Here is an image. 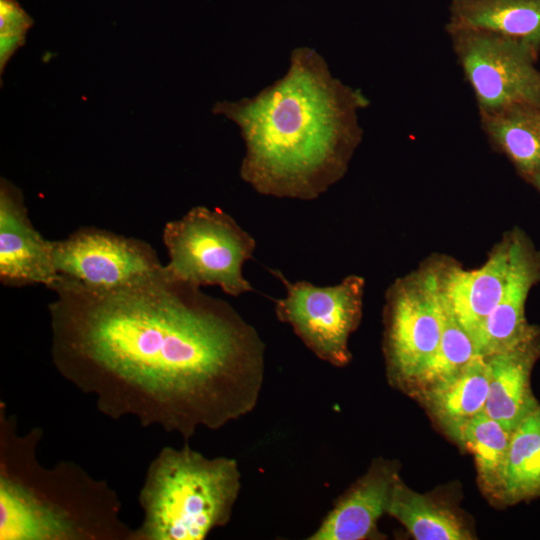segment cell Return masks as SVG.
I'll return each mask as SVG.
<instances>
[{"label":"cell","instance_id":"cell-1","mask_svg":"<svg viewBox=\"0 0 540 540\" xmlns=\"http://www.w3.org/2000/svg\"><path fill=\"white\" fill-rule=\"evenodd\" d=\"M49 303L57 372L106 417L188 441L256 407L265 344L228 302L164 268L112 289L59 275Z\"/></svg>","mask_w":540,"mask_h":540},{"label":"cell","instance_id":"cell-2","mask_svg":"<svg viewBox=\"0 0 540 540\" xmlns=\"http://www.w3.org/2000/svg\"><path fill=\"white\" fill-rule=\"evenodd\" d=\"M366 105L316 50L299 47L282 78L252 98L219 101L212 112L239 127L246 148L240 176L256 192L313 200L346 173Z\"/></svg>","mask_w":540,"mask_h":540},{"label":"cell","instance_id":"cell-3","mask_svg":"<svg viewBox=\"0 0 540 540\" xmlns=\"http://www.w3.org/2000/svg\"><path fill=\"white\" fill-rule=\"evenodd\" d=\"M42 436L38 427L19 434L0 403V539L132 540L134 529L106 481L74 462L40 464Z\"/></svg>","mask_w":540,"mask_h":540},{"label":"cell","instance_id":"cell-4","mask_svg":"<svg viewBox=\"0 0 540 540\" xmlns=\"http://www.w3.org/2000/svg\"><path fill=\"white\" fill-rule=\"evenodd\" d=\"M240 490L234 458H208L187 443L163 447L139 491L143 518L132 540H204L228 524Z\"/></svg>","mask_w":540,"mask_h":540},{"label":"cell","instance_id":"cell-5","mask_svg":"<svg viewBox=\"0 0 540 540\" xmlns=\"http://www.w3.org/2000/svg\"><path fill=\"white\" fill-rule=\"evenodd\" d=\"M162 239L171 277L197 287L218 286L233 297L253 290L242 270L253 257L255 239L221 209L191 208L165 224Z\"/></svg>","mask_w":540,"mask_h":540},{"label":"cell","instance_id":"cell-6","mask_svg":"<svg viewBox=\"0 0 540 540\" xmlns=\"http://www.w3.org/2000/svg\"><path fill=\"white\" fill-rule=\"evenodd\" d=\"M479 113L521 103L540 104L539 49L489 31H447Z\"/></svg>","mask_w":540,"mask_h":540},{"label":"cell","instance_id":"cell-7","mask_svg":"<svg viewBox=\"0 0 540 540\" xmlns=\"http://www.w3.org/2000/svg\"><path fill=\"white\" fill-rule=\"evenodd\" d=\"M286 289L274 300L279 321L291 326L304 345L320 360L342 367L351 360L348 341L362 317L365 281L349 275L332 286L307 281L290 282L279 270H271Z\"/></svg>","mask_w":540,"mask_h":540},{"label":"cell","instance_id":"cell-8","mask_svg":"<svg viewBox=\"0 0 540 540\" xmlns=\"http://www.w3.org/2000/svg\"><path fill=\"white\" fill-rule=\"evenodd\" d=\"M437 268L396 281L387 293L385 355L390 378L406 385L435 353L443 330Z\"/></svg>","mask_w":540,"mask_h":540},{"label":"cell","instance_id":"cell-9","mask_svg":"<svg viewBox=\"0 0 540 540\" xmlns=\"http://www.w3.org/2000/svg\"><path fill=\"white\" fill-rule=\"evenodd\" d=\"M57 273L92 289H112L160 272L155 249L144 240L84 226L53 241Z\"/></svg>","mask_w":540,"mask_h":540},{"label":"cell","instance_id":"cell-10","mask_svg":"<svg viewBox=\"0 0 540 540\" xmlns=\"http://www.w3.org/2000/svg\"><path fill=\"white\" fill-rule=\"evenodd\" d=\"M59 278L53 262V241L32 225L22 191L5 178L0 180V281L4 286L43 284Z\"/></svg>","mask_w":540,"mask_h":540},{"label":"cell","instance_id":"cell-11","mask_svg":"<svg viewBox=\"0 0 540 540\" xmlns=\"http://www.w3.org/2000/svg\"><path fill=\"white\" fill-rule=\"evenodd\" d=\"M511 234V262L503 295L473 337L477 354L501 353L538 337L525 316L531 288L540 280V254L519 231Z\"/></svg>","mask_w":540,"mask_h":540},{"label":"cell","instance_id":"cell-12","mask_svg":"<svg viewBox=\"0 0 540 540\" xmlns=\"http://www.w3.org/2000/svg\"><path fill=\"white\" fill-rule=\"evenodd\" d=\"M510 262L511 234L477 269L436 266L441 298L472 340L503 295Z\"/></svg>","mask_w":540,"mask_h":540},{"label":"cell","instance_id":"cell-13","mask_svg":"<svg viewBox=\"0 0 540 540\" xmlns=\"http://www.w3.org/2000/svg\"><path fill=\"white\" fill-rule=\"evenodd\" d=\"M398 475L389 462L375 461L335 503L309 540H362L377 531Z\"/></svg>","mask_w":540,"mask_h":540},{"label":"cell","instance_id":"cell-14","mask_svg":"<svg viewBox=\"0 0 540 540\" xmlns=\"http://www.w3.org/2000/svg\"><path fill=\"white\" fill-rule=\"evenodd\" d=\"M539 355L536 337L516 348L486 356L490 377L483 412L509 431L539 406L530 386L531 371Z\"/></svg>","mask_w":540,"mask_h":540},{"label":"cell","instance_id":"cell-15","mask_svg":"<svg viewBox=\"0 0 540 540\" xmlns=\"http://www.w3.org/2000/svg\"><path fill=\"white\" fill-rule=\"evenodd\" d=\"M489 31L540 49V0H452L446 30Z\"/></svg>","mask_w":540,"mask_h":540},{"label":"cell","instance_id":"cell-16","mask_svg":"<svg viewBox=\"0 0 540 540\" xmlns=\"http://www.w3.org/2000/svg\"><path fill=\"white\" fill-rule=\"evenodd\" d=\"M489 377L487 358L477 354L457 373L417 392L433 416L452 435L484 411Z\"/></svg>","mask_w":540,"mask_h":540},{"label":"cell","instance_id":"cell-17","mask_svg":"<svg viewBox=\"0 0 540 540\" xmlns=\"http://www.w3.org/2000/svg\"><path fill=\"white\" fill-rule=\"evenodd\" d=\"M482 130L528 182L540 172V104L479 113Z\"/></svg>","mask_w":540,"mask_h":540},{"label":"cell","instance_id":"cell-18","mask_svg":"<svg viewBox=\"0 0 540 540\" xmlns=\"http://www.w3.org/2000/svg\"><path fill=\"white\" fill-rule=\"evenodd\" d=\"M540 495V405L512 431L496 497L516 503Z\"/></svg>","mask_w":540,"mask_h":540},{"label":"cell","instance_id":"cell-19","mask_svg":"<svg viewBox=\"0 0 540 540\" xmlns=\"http://www.w3.org/2000/svg\"><path fill=\"white\" fill-rule=\"evenodd\" d=\"M387 514L398 520L417 540L472 539L454 513L411 490L399 477L393 486Z\"/></svg>","mask_w":540,"mask_h":540},{"label":"cell","instance_id":"cell-20","mask_svg":"<svg viewBox=\"0 0 540 540\" xmlns=\"http://www.w3.org/2000/svg\"><path fill=\"white\" fill-rule=\"evenodd\" d=\"M512 431L484 412L460 426L451 436L473 454L482 486L497 495Z\"/></svg>","mask_w":540,"mask_h":540},{"label":"cell","instance_id":"cell-21","mask_svg":"<svg viewBox=\"0 0 540 540\" xmlns=\"http://www.w3.org/2000/svg\"><path fill=\"white\" fill-rule=\"evenodd\" d=\"M442 304L444 315L440 343L433 356L408 384L410 387L414 386L417 391L457 373L477 355L471 336L443 300Z\"/></svg>","mask_w":540,"mask_h":540},{"label":"cell","instance_id":"cell-22","mask_svg":"<svg viewBox=\"0 0 540 540\" xmlns=\"http://www.w3.org/2000/svg\"><path fill=\"white\" fill-rule=\"evenodd\" d=\"M34 21L17 0H0V72L25 43Z\"/></svg>","mask_w":540,"mask_h":540},{"label":"cell","instance_id":"cell-23","mask_svg":"<svg viewBox=\"0 0 540 540\" xmlns=\"http://www.w3.org/2000/svg\"><path fill=\"white\" fill-rule=\"evenodd\" d=\"M529 182L532 183L540 192V172L536 174Z\"/></svg>","mask_w":540,"mask_h":540}]
</instances>
